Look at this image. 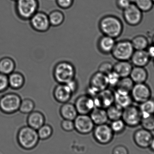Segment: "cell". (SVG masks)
Wrapping results in <instances>:
<instances>
[{
    "instance_id": "obj_13",
    "label": "cell",
    "mask_w": 154,
    "mask_h": 154,
    "mask_svg": "<svg viewBox=\"0 0 154 154\" xmlns=\"http://www.w3.org/2000/svg\"><path fill=\"white\" fill-rule=\"evenodd\" d=\"M75 106L79 115H89L95 108L93 98L87 94L78 97L76 99Z\"/></svg>"
},
{
    "instance_id": "obj_47",
    "label": "cell",
    "mask_w": 154,
    "mask_h": 154,
    "mask_svg": "<svg viewBox=\"0 0 154 154\" xmlns=\"http://www.w3.org/2000/svg\"><path fill=\"white\" fill-rule=\"evenodd\" d=\"M149 148L151 151L154 152V137H153L152 141H151Z\"/></svg>"
},
{
    "instance_id": "obj_25",
    "label": "cell",
    "mask_w": 154,
    "mask_h": 154,
    "mask_svg": "<svg viewBox=\"0 0 154 154\" xmlns=\"http://www.w3.org/2000/svg\"><path fill=\"white\" fill-rule=\"evenodd\" d=\"M148 76V72L144 67L134 66L133 67L129 77L136 84L145 83Z\"/></svg>"
},
{
    "instance_id": "obj_1",
    "label": "cell",
    "mask_w": 154,
    "mask_h": 154,
    "mask_svg": "<svg viewBox=\"0 0 154 154\" xmlns=\"http://www.w3.org/2000/svg\"><path fill=\"white\" fill-rule=\"evenodd\" d=\"M98 27L103 35L116 39L122 34L124 26L122 21L114 15H105L99 22Z\"/></svg>"
},
{
    "instance_id": "obj_14",
    "label": "cell",
    "mask_w": 154,
    "mask_h": 154,
    "mask_svg": "<svg viewBox=\"0 0 154 154\" xmlns=\"http://www.w3.org/2000/svg\"><path fill=\"white\" fill-rule=\"evenodd\" d=\"M93 99L95 107L106 109L115 103L114 91L107 88L100 91Z\"/></svg>"
},
{
    "instance_id": "obj_23",
    "label": "cell",
    "mask_w": 154,
    "mask_h": 154,
    "mask_svg": "<svg viewBox=\"0 0 154 154\" xmlns=\"http://www.w3.org/2000/svg\"><path fill=\"white\" fill-rule=\"evenodd\" d=\"M60 114L63 119L71 120H74L78 115L75 104L69 102L62 104L60 109Z\"/></svg>"
},
{
    "instance_id": "obj_7",
    "label": "cell",
    "mask_w": 154,
    "mask_h": 154,
    "mask_svg": "<svg viewBox=\"0 0 154 154\" xmlns=\"http://www.w3.org/2000/svg\"><path fill=\"white\" fill-rule=\"evenodd\" d=\"M93 137L95 141L102 145L110 143L114 137L115 134L107 124L95 125L93 131Z\"/></svg>"
},
{
    "instance_id": "obj_19",
    "label": "cell",
    "mask_w": 154,
    "mask_h": 154,
    "mask_svg": "<svg viewBox=\"0 0 154 154\" xmlns=\"http://www.w3.org/2000/svg\"><path fill=\"white\" fill-rule=\"evenodd\" d=\"M150 60L146 50H135L130 60L134 66L145 67L149 64Z\"/></svg>"
},
{
    "instance_id": "obj_38",
    "label": "cell",
    "mask_w": 154,
    "mask_h": 154,
    "mask_svg": "<svg viewBox=\"0 0 154 154\" xmlns=\"http://www.w3.org/2000/svg\"><path fill=\"white\" fill-rule=\"evenodd\" d=\"M107 78L109 87H111L115 88L121 78L114 71H112L108 75H107Z\"/></svg>"
},
{
    "instance_id": "obj_30",
    "label": "cell",
    "mask_w": 154,
    "mask_h": 154,
    "mask_svg": "<svg viewBox=\"0 0 154 154\" xmlns=\"http://www.w3.org/2000/svg\"><path fill=\"white\" fill-rule=\"evenodd\" d=\"M131 42L134 50H146L149 45L148 39L143 35H137Z\"/></svg>"
},
{
    "instance_id": "obj_3",
    "label": "cell",
    "mask_w": 154,
    "mask_h": 154,
    "mask_svg": "<svg viewBox=\"0 0 154 154\" xmlns=\"http://www.w3.org/2000/svg\"><path fill=\"white\" fill-rule=\"evenodd\" d=\"M17 139L19 145L26 150L35 148L40 140L37 130L28 125L20 128L17 134Z\"/></svg>"
},
{
    "instance_id": "obj_5",
    "label": "cell",
    "mask_w": 154,
    "mask_h": 154,
    "mask_svg": "<svg viewBox=\"0 0 154 154\" xmlns=\"http://www.w3.org/2000/svg\"><path fill=\"white\" fill-rule=\"evenodd\" d=\"M134 51L131 41L122 40L116 42L111 54L118 61H128Z\"/></svg>"
},
{
    "instance_id": "obj_51",
    "label": "cell",
    "mask_w": 154,
    "mask_h": 154,
    "mask_svg": "<svg viewBox=\"0 0 154 154\" xmlns=\"http://www.w3.org/2000/svg\"><path fill=\"white\" fill-rule=\"evenodd\" d=\"M153 64H154V63H153Z\"/></svg>"
},
{
    "instance_id": "obj_20",
    "label": "cell",
    "mask_w": 154,
    "mask_h": 154,
    "mask_svg": "<svg viewBox=\"0 0 154 154\" xmlns=\"http://www.w3.org/2000/svg\"><path fill=\"white\" fill-rule=\"evenodd\" d=\"M46 119L44 114L39 111H34L29 114L27 117L28 125L37 130L45 124Z\"/></svg>"
},
{
    "instance_id": "obj_31",
    "label": "cell",
    "mask_w": 154,
    "mask_h": 154,
    "mask_svg": "<svg viewBox=\"0 0 154 154\" xmlns=\"http://www.w3.org/2000/svg\"><path fill=\"white\" fill-rule=\"evenodd\" d=\"M134 85V83L130 77L121 78L116 86L115 90L130 93Z\"/></svg>"
},
{
    "instance_id": "obj_8",
    "label": "cell",
    "mask_w": 154,
    "mask_h": 154,
    "mask_svg": "<svg viewBox=\"0 0 154 154\" xmlns=\"http://www.w3.org/2000/svg\"><path fill=\"white\" fill-rule=\"evenodd\" d=\"M122 120L126 126L135 128L139 126L142 120V116L139 107L133 104L123 109Z\"/></svg>"
},
{
    "instance_id": "obj_42",
    "label": "cell",
    "mask_w": 154,
    "mask_h": 154,
    "mask_svg": "<svg viewBox=\"0 0 154 154\" xmlns=\"http://www.w3.org/2000/svg\"><path fill=\"white\" fill-rule=\"evenodd\" d=\"M9 86L8 75L0 73V92L6 90Z\"/></svg>"
},
{
    "instance_id": "obj_34",
    "label": "cell",
    "mask_w": 154,
    "mask_h": 154,
    "mask_svg": "<svg viewBox=\"0 0 154 154\" xmlns=\"http://www.w3.org/2000/svg\"><path fill=\"white\" fill-rule=\"evenodd\" d=\"M40 140H46L51 137L53 133V129L50 125L44 124L37 130Z\"/></svg>"
},
{
    "instance_id": "obj_36",
    "label": "cell",
    "mask_w": 154,
    "mask_h": 154,
    "mask_svg": "<svg viewBox=\"0 0 154 154\" xmlns=\"http://www.w3.org/2000/svg\"><path fill=\"white\" fill-rule=\"evenodd\" d=\"M134 4L143 13L151 11L154 5L152 0H135Z\"/></svg>"
},
{
    "instance_id": "obj_32",
    "label": "cell",
    "mask_w": 154,
    "mask_h": 154,
    "mask_svg": "<svg viewBox=\"0 0 154 154\" xmlns=\"http://www.w3.org/2000/svg\"><path fill=\"white\" fill-rule=\"evenodd\" d=\"M106 110L108 119L111 121L122 118L123 109L115 103L109 107Z\"/></svg>"
},
{
    "instance_id": "obj_37",
    "label": "cell",
    "mask_w": 154,
    "mask_h": 154,
    "mask_svg": "<svg viewBox=\"0 0 154 154\" xmlns=\"http://www.w3.org/2000/svg\"><path fill=\"white\" fill-rule=\"evenodd\" d=\"M140 125L144 129L150 132L154 131V115L142 118Z\"/></svg>"
},
{
    "instance_id": "obj_6",
    "label": "cell",
    "mask_w": 154,
    "mask_h": 154,
    "mask_svg": "<svg viewBox=\"0 0 154 154\" xmlns=\"http://www.w3.org/2000/svg\"><path fill=\"white\" fill-rule=\"evenodd\" d=\"M20 97L16 93H9L0 98V110L6 114H11L19 110L21 102Z\"/></svg>"
},
{
    "instance_id": "obj_2",
    "label": "cell",
    "mask_w": 154,
    "mask_h": 154,
    "mask_svg": "<svg viewBox=\"0 0 154 154\" xmlns=\"http://www.w3.org/2000/svg\"><path fill=\"white\" fill-rule=\"evenodd\" d=\"M75 67L69 61H61L57 63L53 70V76L58 84H66L75 78Z\"/></svg>"
},
{
    "instance_id": "obj_45",
    "label": "cell",
    "mask_w": 154,
    "mask_h": 154,
    "mask_svg": "<svg viewBox=\"0 0 154 154\" xmlns=\"http://www.w3.org/2000/svg\"><path fill=\"white\" fill-rule=\"evenodd\" d=\"M130 0H116V5L118 8L124 11L131 4Z\"/></svg>"
},
{
    "instance_id": "obj_16",
    "label": "cell",
    "mask_w": 154,
    "mask_h": 154,
    "mask_svg": "<svg viewBox=\"0 0 154 154\" xmlns=\"http://www.w3.org/2000/svg\"><path fill=\"white\" fill-rule=\"evenodd\" d=\"M53 96L55 100L60 104L69 102L73 94L66 84H58L54 88Z\"/></svg>"
},
{
    "instance_id": "obj_35",
    "label": "cell",
    "mask_w": 154,
    "mask_h": 154,
    "mask_svg": "<svg viewBox=\"0 0 154 154\" xmlns=\"http://www.w3.org/2000/svg\"><path fill=\"white\" fill-rule=\"evenodd\" d=\"M109 126L114 134L117 135L123 134L127 127L122 119L111 121Z\"/></svg>"
},
{
    "instance_id": "obj_41",
    "label": "cell",
    "mask_w": 154,
    "mask_h": 154,
    "mask_svg": "<svg viewBox=\"0 0 154 154\" xmlns=\"http://www.w3.org/2000/svg\"><path fill=\"white\" fill-rule=\"evenodd\" d=\"M75 0H56L57 5L63 10H67L73 6Z\"/></svg>"
},
{
    "instance_id": "obj_49",
    "label": "cell",
    "mask_w": 154,
    "mask_h": 154,
    "mask_svg": "<svg viewBox=\"0 0 154 154\" xmlns=\"http://www.w3.org/2000/svg\"><path fill=\"white\" fill-rule=\"evenodd\" d=\"M154 4V0H152Z\"/></svg>"
},
{
    "instance_id": "obj_21",
    "label": "cell",
    "mask_w": 154,
    "mask_h": 154,
    "mask_svg": "<svg viewBox=\"0 0 154 154\" xmlns=\"http://www.w3.org/2000/svg\"><path fill=\"white\" fill-rule=\"evenodd\" d=\"M114 103L123 109L132 105L133 102L130 93L116 90L114 91Z\"/></svg>"
},
{
    "instance_id": "obj_43",
    "label": "cell",
    "mask_w": 154,
    "mask_h": 154,
    "mask_svg": "<svg viewBox=\"0 0 154 154\" xmlns=\"http://www.w3.org/2000/svg\"><path fill=\"white\" fill-rule=\"evenodd\" d=\"M66 84L69 88V90H70L73 95L76 93L78 89H79V84L78 80L75 78L73 79V80L70 81Z\"/></svg>"
},
{
    "instance_id": "obj_27",
    "label": "cell",
    "mask_w": 154,
    "mask_h": 154,
    "mask_svg": "<svg viewBox=\"0 0 154 154\" xmlns=\"http://www.w3.org/2000/svg\"><path fill=\"white\" fill-rule=\"evenodd\" d=\"M15 63L11 58L5 57L0 60V73L9 75L14 71Z\"/></svg>"
},
{
    "instance_id": "obj_18",
    "label": "cell",
    "mask_w": 154,
    "mask_h": 154,
    "mask_svg": "<svg viewBox=\"0 0 154 154\" xmlns=\"http://www.w3.org/2000/svg\"><path fill=\"white\" fill-rule=\"evenodd\" d=\"M116 43V39L103 35L98 40L97 49L102 54L108 55L111 54Z\"/></svg>"
},
{
    "instance_id": "obj_12",
    "label": "cell",
    "mask_w": 154,
    "mask_h": 154,
    "mask_svg": "<svg viewBox=\"0 0 154 154\" xmlns=\"http://www.w3.org/2000/svg\"><path fill=\"white\" fill-rule=\"evenodd\" d=\"M123 12V18L128 25L136 26L142 22L143 12L134 4H131Z\"/></svg>"
},
{
    "instance_id": "obj_17",
    "label": "cell",
    "mask_w": 154,
    "mask_h": 154,
    "mask_svg": "<svg viewBox=\"0 0 154 154\" xmlns=\"http://www.w3.org/2000/svg\"><path fill=\"white\" fill-rule=\"evenodd\" d=\"M89 86L99 93L109 88L106 75L101 72H96L93 74L90 79Z\"/></svg>"
},
{
    "instance_id": "obj_22",
    "label": "cell",
    "mask_w": 154,
    "mask_h": 154,
    "mask_svg": "<svg viewBox=\"0 0 154 154\" xmlns=\"http://www.w3.org/2000/svg\"><path fill=\"white\" fill-rule=\"evenodd\" d=\"M89 115L95 125L106 124L109 120L106 110L105 109L95 107Z\"/></svg>"
},
{
    "instance_id": "obj_46",
    "label": "cell",
    "mask_w": 154,
    "mask_h": 154,
    "mask_svg": "<svg viewBox=\"0 0 154 154\" xmlns=\"http://www.w3.org/2000/svg\"><path fill=\"white\" fill-rule=\"evenodd\" d=\"M146 51L151 59H154V45L152 44V45H149Z\"/></svg>"
},
{
    "instance_id": "obj_40",
    "label": "cell",
    "mask_w": 154,
    "mask_h": 154,
    "mask_svg": "<svg viewBox=\"0 0 154 154\" xmlns=\"http://www.w3.org/2000/svg\"><path fill=\"white\" fill-rule=\"evenodd\" d=\"M60 125L61 128L66 132H71L75 130L74 120L63 119Z\"/></svg>"
},
{
    "instance_id": "obj_39",
    "label": "cell",
    "mask_w": 154,
    "mask_h": 154,
    "mask_svg": "<svg viewBox=\"0 0 154 154\" xmlns=\"http://www.w3.org/2000/svg\"><path fill=\"white\" fill-rule=\"evenodd\" d=\"M113 66L114 65H113L111 62L105 61L100 65L98 71L101 72L107 75L110 72L113 71Z\"/></svg>"
},
{
    "instance_id": "obj_28",
    "label": "cell",
    "mask_w": 154,
    "mask_h": 154,
    "mask_svg": "<svg viewBox=\"0 0 154 154\" xmlns=\"http://www.w3.org/2000/svg\"><path fill=\"white\" fill-rule=\"evenodd\" d=\"M49 20L51 26L52 27H59L63 24L65 20L64 13L58 10L51 11L48 14Z\"/></svg>"
},
{
    "instance_id": "obj_9",
    "label": "cell",
    "mask_w": 154,
    "mask_h": 154,
    "mask_svg": "<svg viewBox=\"0 0 154 154\" xmlns=\"http://www.w3.org/2000/svg\"><path fill=\"white\" fill-rule=\"evenodd\" d=\"M152 94L150 87L145 82L134 84L130 92L133 101L139 104L151 98Z\"/></svg>"
},
{
    "instance_id": "obj_10",
    "label": "cell",
    "mask_w": 154,
    "mask_h": 154,
    "mask_svg": "<svg viewBox=\"0 0 154 154\" xmlns=\"http://www.w3.org/2000/svg\"><path fill=\"white\" fill-rule=\"evenodd\" d=\"M29 20L32 29L38 32H46L51 26L48 14L44 12L38 11Z\"/></svg>"
},
{
    "instance_id": "obj_44",
    "label": "cell",
    "mask_w": 154,
    "mask_h": 154,
    "mask_svg": "<svg viewBox=\"0 0 154 154\" xmlns=\"http://www.w3.org/2000/svg\"><path fill=\"white\" fill-rule=\"evenodd\" d=\"M112 154H129V153L126 146L123 145H119L114 147Z\"/></svg>"
},
{
    "instance_id": "obj_48",
    "label": "cell",
    "mask_w": 154,
    "mask_h": 154,
    "mask_svg": "<svg viewBox=\"0 0 154 154\" xmlns=\"http://www.w3.org/2000/svg\"><path fill=\"white\" fill-rule=\"evenodd\" d=\"M152 44L154 45V34L152 38Z\"/></svg>"
},
{
    "instance_id": "obj_24",
    "label": "cell",
    "mask_w": 154,
    "mask_h": 154,
    "mask_svg": "<svg viewBox=\"0 0 154 154\" xmlns=\"http://www.w3.org/2000/svg\"><path fill=\"white\" fill-rule=\"evenodd\" d=\"M133 65L128 61H118L113 66V71L120 78L129 77L133 69Z\"/></svg>"
},
{
    "instance_id": "obj_11",
    "label": "cell",
    "mask_w": 154,
    "mask_h": 154,
    "mask_svg": "<svg viewBox=\"0 0 154 154\" xmlns=\"http://www.w3.org/2000/svg\"><path fill=\"white\" fill-rule=\"evenodd\" d=\"M74 122L75 130L80 134H89L93 131L95 126L89 115L78 114Z\"/></svg>"
},
{
    "instance_id": "obj_50",
    "label": "cell",
    "mask_w": 154,
    "mask_h": 154,
    "mask_svg": "<svg viewBox=\"0 0 154 154\" xmlns=\"http://www.w3.org/2000/svg\"><path fill=\"white\" fill-rule=\"evenodd\" d=\"M12 1H15H15H16V0H12Z\"/></svg>"
},
{
    "instance_id": "obj_15",
    "label": "cell",
    "mask_w": 154,
    "mask_h": 154,
    "mask_svg": "<svg viewBox=\"0 0 154 154\" xmlns=\"http://www.w3.org/2000/svg\"><path fill=\"white\" fill-rule=\"evenodd\" d=\"M153 137L152 132L141 128L137 129L134 133L133 140L137 147L145 149L149 148Z\"/></svg>"
},
{
    "instance_id": "obj_26",
    "label": "cell",
    "mask_w": 154,
    "mask_h": 154,
    "mask_svg": "<svg viewBox=\"0 0 154 154\" xmlns=\"http://www.w3.org/2000/svg\"><path fill=\"white\" fill-rule=\"evenodd\" d=\"M9 86L13 89H19L25 83V78L21 73L13 72L8 75Z\"/></svg>"
},
{
    "instance_id": "obj_4",
    "label": "cell",
    "mask_w": 154,
    "mask_h": 154,
    "mask_svg": "<svg viewBox=\"0 0 154 154\" xmlns=\"http://www.w3.org/2000/svg\"><path fill=\"white\" fill-rule=\"evenodd\" d=\"M16 13L23 20H28L38 11L39 3L38 0H16Z\"/></svg>"
},
{
    "instance_id": "obj_33",
    "label": "cell",
    "mask_w": 154,
    "mask_h": 154,
    "mask_svg": "<svg viewBox=\"0 0 154 154\" xmlns=\"http://www.w3.org/2000/svg\"><path fill=\"white\" fill-rule=\"evenodd\" d=\"M35 104L32 100L26 98L21 100L19 111L24 114H29L34 110Z\"/></svg>"
},
{
    "instance_id": "obj_29",
    "label": "cell",
    "mask_w": 154,
    "mask_h": 154,
    "mask_svg": "<svg viewBox=\"0 0 154 154\" xmlns=\"http://www.w3.org/2000/svg\"><path fill=\"white\" fill-rule=\"evenodd\" d=\"M139 107L142 119L154 115V99L150 98L140 104Z\"/></svg>"
}]
</instances>
